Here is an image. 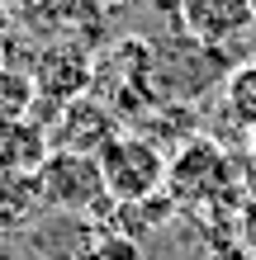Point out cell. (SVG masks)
Returning a JSON list of instances; mask_svg holds the SVG:
<instances>
[{"instance_id":"obj_3","label":"cell","mask_w":256,"mask_h":260,"mask_svg":"<svg viewBox=\"0 0 256 260\" xmlns=\"http://www.w3.org/2000/svg\"><path fill=\"white\" fill-rule=\"evenodd\" d=\"M256 24V0H180V28L204 43V48H223L237 34Z\"/></svg>"},{"instance_id":"obj_7","label":"cell","mask_w":256,"mask_h":260,"mask_svg":"<svg viewBox=\"0 0 256 260\" xmlns=\"http://www.w3.org/2000/svg\"><path fill=\"white\" fill-rule=\"evenodd\" d=\"M233 109L247 118V123H256V71H242L233 81Z\"/></svg>"},{"instance_id":"obj_5","label":"cell","mask_w":256,"mask_h":260,"mask_svg":"<svg viewBox=\"0 0 256 260\" xmlns=\"http://www.w3.org/2000/svg\"><path fill=\"white\" fill-rule=\"evenodd\" d=\"M119 137V123L114 114L95 100H76L67 109V118L57 123V151H81V156H100Z\"/></svg>"},{"instance_id":"obj_2","label":"cell","mask_w":256,"mask_h":260,"mask_svg":"<svg viewBox=\"0 0 256 260\" xmlns=\"http://www.w3.org/2000/svg\"><path fill=\"white\" fill-rule=\"evenodd\" d=\"M38 189L52 208L62 213H90L104 194V175H100V161L95 156H81V151H57V156L43 161L38 171Z\"/></svg>"},{"instance_id":"obj_6","label":"cell","mask_w":256,"mask_h":260,"mask_svg":"<svg viewBox=\"0 0 256 260\" xmlns=\"http://www.w3.org/2000/svg\"><path fill=\"white\" fill-rule=\"evenodd\" d=\"M81 260H143V251H138L133 237L104 232V237H90V246L81 251Z\"/></svg>"},{"instance_id":"obj_4","label":"cell","mask_w":256,"mask_h":260,"mask_svg":"<svg viewBox=\"0 0 256 260\" xmlns=\"http://www.w3.org/2000/svg\"><path fill=\"white\" fill-rule=\"evenodd\" d=\"M223 180H228V156H223V147L209 142V137H194L166 171L171 199H180V204H200V199L218 194Z\"/></svg>"},{"instance_id":"obj_1","label":"cell","mask_w":256,"mask_h":260,"mask_svg":"<svg viewBox=\"0 0 256 260\" xmlns=\"http://www.w3.org/2000/svg\"><path fill=\"white\" fill-rule=\"evenodd\" d=\"M95 161H100V175H104V194L114 204H147L166 185V171H171L161 147L152 137H138V133H119Z\"/></svg>"},{"instance_id":"obj_8","label":"cell","mask_w":256,"mask_h":260,"mask_svg":"<svg viewBox=\"0 0 256 260\" xmlns=\"http://www.w3.org/2000/svg\"><path fill=\"white\" fill-rule=\"evenodd\" d=\"M114 5H138V0H114Z\"/></svg>"}]
</instances>
